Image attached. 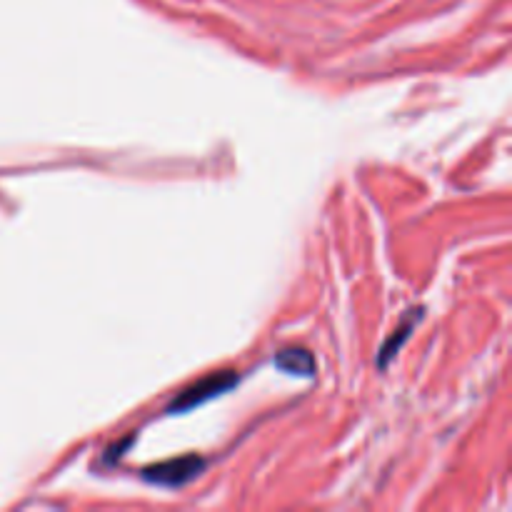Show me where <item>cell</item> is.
I'll use <instances>...</instances> for the list:
<instances>
[{
	"instance_id": "cell-1",
	"label": "cell",
	"mask_w": 512,
	"mask_h": 512,
	"mask_svg": "<svg viewBox=\"0 0 512 512\" xmlns=\"http://www.w3.org/2000/svg\"><path fill=\"white\" fill-rule=\"evenodd\" d=\"M205 468V460L198 455H185V458L168 460V463L153 465V468L143 470V478L148 483L163 485V488H180V485L190 483L200 470Z\"/></svg>"
},
{
	"instance_id": "cell-2",
	"label": "cell",
	"mask_w": 512,
	"mask_h": 512,
	"mask_svg": "<svg viewBox=\"0 0 512 512\" xmlns=\"http://www.w3.org/2000/svg\"><path fill=\"white\" fill-rule=\"evenodd\" d=\"M235 383H238V375L230 373V370H225V373L208 375V378H203L200 383L190 385L188 390H183V393H180V398L170 405V413H183V410L195 408V405L205 403V400H210V398H215V395L230 390Z\"/></svg>"
},
{
	"instance_id": "cell-3",
	"label": "cell",
	"mask_w": 512,
	"mask_h": 512,
	"mask_svg": "<svg viewBox=\"0 0 512 512\" xmlns=\"http://www.w3.org/2000/svg\"><path fill=\"white\" fill-rule=\"evenodd\" d=\"M275 365H278L283 373L300 375V378H310L315 373V358L303 348H288L275 358Z\"/></svg>"
}]
</instances>
